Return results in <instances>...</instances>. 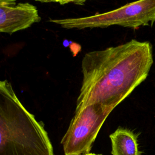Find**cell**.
Here are the masks:
<instances>
[{
  "label": "cell",
  "mask_w": 155,
  "mask_h": 155,
  "mask_svg": "<svg viewBox=\"0 0 155 155\" xmlns=\"http://www.w3.org/2000/svg\"><path fill=\"white\" fill-rule=\"evenodd\" d=\"M153 64L151 44L136 39L85 53L75 111L96 104L113 110L146 79Z\"/></svg>",
  "instance_id": "1"
},
{
  "label": "cell",
  "mask_w": 155,
  "mask_h": 155,
  "mask_svg": "<svg viewBox=\"0 0 155 155\" xmlns=\"http://www.w3.org/2000/svg\"><path fill=\"white\" fill-rule=\"evenodd\" d=\"M0 155H54L44 127L7 80L0 82Z\"/></svg>",
  "instance_id": "2"
},
{
  "label": "cell",
  "mask_w": 155,
  "mask_h": 155,
  "mask_svg": "<svg viewBox=\"0 0 155 155\" xmlns=\"http://www.w3.org/2000/svg\"><path fill=\"white\" fill-rule=\"evenodd\" d=\"M49 22L67 29L105 28L111 25L137 29L155 22V0H137L116 9L94 15L50 19Z\"/></svg>",
  "instance_id": "3"
},
{
  "label": "cell",
  "mask_w": 155,
  "mask_h": 155,
  "mask_svg": "<svg viewBox=\"0 0 155 155\" xmlns=\"http://www.w3.org/2000/svg\"><path fill=\"white\" fill-rule=\"evenodd\" d=\"M113 110L96 104L74 112L61 140L65 155L90 153L103 124Z\"/></svg>",
  "instance_id": "4"
},
{
  "label": "cell",
  "mask_w": 155,
  "mask_h": 155,
  "mask_svg": "<svg viewBox=\"0 0 155 155\" xmlns=\"http://www.w3.org/2000/svg\"><path fill=\"white\" fill-rule=\"evenodd\" d=\"M16 0H0V31L12 34L39 22L37 8L28 2L16 3Z\"/></svg>",
  "instance_id": "5"
},
{
  "label": "cell",
  "mask_w": 155,
  "mask_h": 155,
  "mask_svg": "<svg viewBox=\"0 0 155 155\" xmlns=\"http://www.w3.org/2000/svg\"><path fill=\"white\" fill-rule=\"evenodd\" d=\"M112 155H142L139 150L137 136L132 131L119 127L110 135Z\"/></svg>",
  "instance_id": "6"
},
{
  "label": "cell",
  "mask_w": 155,
  "mask_h": 155,
  "mask_svg": "<svg viewBox=\"0 0 155 155\" xmlns=\"http://www.w3.org/2000/svg\"><path fill=\"white\" fill-rule=\"evenodd\" d=\"M35 1H38L41 2H58L61 4H67L69 2H74L77 4H82L85 0H35Z\"/></svg>",
  "instance_id": "7"
},
{
  "label": "cell",
  "mask_w": 155,
  "mask_h": 155,
  "mask_svg": "<svg viewBox=\"0 0 155 155\" xmlns=\"http://www.w3.org/2000/svg\"><path fill=\"white\" fill-rule=\"evenodd\" d=\"M83 155H102V154H95V153H88V154H83Z\"/></svg>",
  "instance_id": "8"
}]
</instances>
